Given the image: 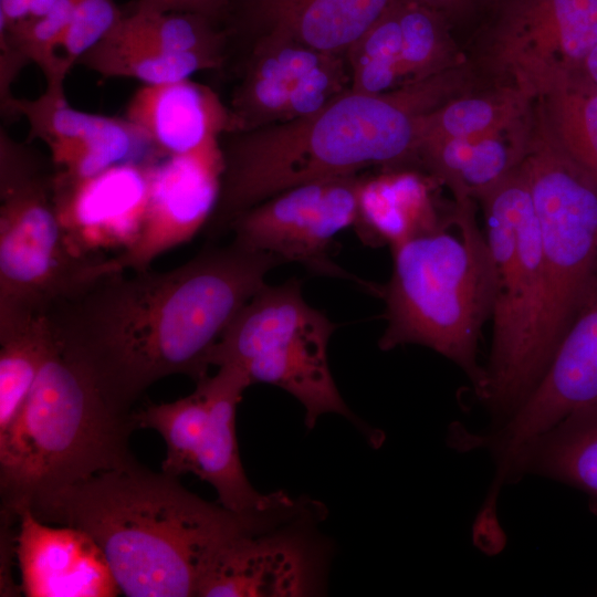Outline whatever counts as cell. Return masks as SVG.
Here are the masks:
<instances>
[{
	"label": "cell",
	"instance_id": "6da1fadb",
	"mask_svg": "<svg viewBox=\"0 0 597 597\" xmlns=\"http://www.w3.org/2000/svg\"><path fill=\"white\" fill-rule=\"evenodd\" d=\"M283 261L232 240L209 245L165 272L115 271L54 304L48 316L57 344L84 364L119 407L154 383L211 367L219 337Z\"/></svg>",
	"mask_w": 597,
	"mask_h": 597
},
{
	"label": "cell",
	"instance_id": "7a4b0ae2",
	"mask_svg": "<svg viewBox=\"0 0 597 597\" xmlns=\"http://www.w3.org/2000/svg\"><path fill=\"white\" fill-rule=\"evenodd\" d=\"M312 506V500L290 495L263 511L233 512L191 493L177 476L136 463L74 484L29 511L44 523L91 535L122 595L193 597L235 540L292 521Z\"/></svg>",
	"mask_w": 597,
	"mask_h": 597
},
{
	"label": "cell",
	"instance_id": "3957f363",
	"mask_svg": "<svg viewBox=\"0 0 597 597\" xmlns=\"http://www.w3.org/2000/svg\"><path fill=\"white\" fill-rule=\"evenodd\" d=\"M449 87L443 72L384 94L349 90L307 116L223 135L221 191L206 237L220 238L242 212L286 189L416 156L421 118Z\"/></svg>",
	"mask_w": 597,
	"mask_h": 597
},
{
	"label": "cell",
	"instance_id": "277c9868",
	"mask_svg": "<svg viewBox=\"0 0 597 597\" xmlns=\"http://www.w3.org/2000/svg\"><path fill=\"white\" fill-rule=\"evenodd\" d=\"M135 429L134 412L55 339L20 413L0 434L1 507L32 510L74 484L138 463L129 450Z\"/></svg>",
	"mask_w": 597,
	"mask_h": 597
},
{
	"label": "cell",
	"instance_id": "5b68a950",
	"mask_svg": "<svg viewBox=\"0 0 597 597\" xmlns=\"http://www.w3.org/2000/svg\"><path fill=\"white\" fill-rule=\"evenodd\" d=\"M453 221L458 234L446 227L391 249L392 273L379 291L387 325L378 345L434 350L465 373L479 396L485 369L478 346L493 298L491 261L470 200L458 202Z\"/></svg>",
	"mask_w": 597,
	"mask_h": 597
},
{
	"label": "cell",
	"instance_id": "8992f818",
	"mask_svg": "<svg viewBox=\"0 0 597 597\" xmlns=\"http://www.w3.org/2000/svg\"><path fill=\"white\" fill-rule=\"evenodd\" d=\"M492 281V344L479 395L506 421L544 374L538 336L545 300L540 227L521 165L481 199Z\"/></svg>",
	"mask_w": 597,
	"mask_h": 597
},
{
	"label": "cell",
	"instance_id": "52a82bcc",
	"mask_svg": "<svg viewBox=\"0 0 597 597\" xmlns=\"http://www.w3.org/2000/svg\"><path fill=\"white\" fill-rule=\"evenodd\" d=\"M335 324L303 297L301 282L265 284L237 313L212 347L210 366L234 365L256 383L276 386L303 406L305 426L338 413L377 442L349 410L332 376L327 347Z\"/></svg>",
	"mask_w": 597,
	"mask_h": 597
},
{
	"label": "cell",
	"instance_id": "ba28073f",
	"mask_svg": "<svg viewBox=\"0 0 597 597\" xmlns=\"http://www.w3.org/2000/svg\"><path fill=\"white\" fill-rule=\"evenodd\" d=\"M0 310L48 313L111 272L106 256L70 248L53 199V174L0 130Z\"/></svg>",
	"mask_w": 597,
	"mask_h": 597
},
{
	"label": "cell",
	"instance_id": "9c48e42d",
	"mask_svg": "<svg viewBox=\"0 0 597 597\" xmlns=\"http://www.w3.org/2000/svg\"><path fill=\"white\" fill-rule=\"evenodd\" d=\"M545 277L538 355L546 370L597 263V180L535 125L521 161Z\"/></svg>",
	"mask_w": 597,
	"mask_h": 597
},
{
	"label": "cell",
	"instance_id": "30bf717a",
	"mask_svg": "<svg viewBox=\"0 0 597 597\" xmlns=\"http://www.w3.org/2000/svg\"><path fill=\"white\" fill-rule=\"evenodd\" d=\"M349 90L346 55L259 34L229 107L233 133L307 116Z\"/></svg>",
	"mask_w": 597,
	"mask_h": 597
},
{
	"label": "cell",
	"instance_id": "8fae6325",
	"mask_svg": "<svg viewBox=\"0 0 597 597\" xmlns=\"http://www.w3.org/2000/svg\"><path fill=\"white\" fill-rule=\"evenodd\" d=\"M359 175L324 178L279 192L238 216L233 241L296 262L314 273L352 280L328 258L333 239L357 219ZM229 231V232H230Z\"/></svg>",
	"mask_w": 597,
	"mask_h": 597
},
{
	"label": "cell",
	"instance_id": "7c38bea8",
	"mask_svg": "<svg viewBox=\"0 0 597 597\" xmlns=\"http://www.w3.org/2000/svg\"><path fill=\"white\" fill-rule=\"evenodd\" d=\"M597 405V263L542 378L517 410L485 436L501 483L517 453L569 415Z\"/></svg>",
	"mask_w": 597,
	"mask_h": 597
},
{
	"label": "cell",
	"instance_id": "4fadbf2b",
	"mask_svg": "<svg viewBox=\"0 0 597 597\" xmlns=\"http://www.w3.org/2000/svg\"><path fill=\"white\" fill-rule=\"evenodd\" d=\"M597 43V0H507L494 29L495 70L533 100L551 80L578 72Z\"/></svg>",
	"mask_w": 597,
	"mask_h": 597
},
{
	"label": "cell",
	"instance_id": "5bb4252c",
	"mask_svg": "<svg viewBox=\"0 0 597 597\" xmlns=\"http://www.w3.org/2000/svg\"><path fill=\"white\" fill-rule=\"evenodd\" d=\"M320 505L229 545L203 579L199 597H296L323 591L328 549L316 533Z\"/></svg>",
	"mask_w": 597,
	"mask_h": 597
},
{
	"label": "cell",
	"instance_id": "9a60e30c",
	"mask_svg": "<svg viewBox=\"0 0 597 597\" xmlns=\"http://www.w3.org/2000/svg\"><path fill=\"white\" fill-rule=\"evenodd\" d=\"M223 170L220 138L157 161L138 234L128 248L109 258L113 270H147L157 256L205 228L220 197Z\"/></svg>",
	"mask_w": 597,
	"mask_h": 597
},
{
	"label": "cell",
	"instance_id": "2e32d148",
	"mask_svg": "<svg viewBox=\"0 0 597 597\" xmlns=\"http://www.w3.org/2000/svg\"><path fill=\"white\" fill-rule=\"evenodd\" d=\"M15 117H25L29 139L49 148L54 176L83 179L125 163L157 161L147 135L126 117L86 113L70 105L64 85H46L34 100L18 98Z\"/></svg>",
	"mask_w": 597,
	"mask_h": 597
},
{
	"label": "cell",
	"instance_id": "e0dca14e",
	"mask_svg": "<svg viewBox=\"0 0 597 597\" xmlns=\"http://www.w3.org/2000/svg\"><path fill=\"white\" fill-rule=\"evenodd\" d=\"M157 161L125 163L83 179H62L53 174L56 213L76 255L102 256L104 250L121 252L134 242Z\"/></svg>",
	"mask_w": 597,
	"mask_h": 597
},
{
	"label": "cell",
	"instance_id": "ac0fdd59",
	"mask_svg": "<svg viewBox=\"0 0 597 597\" xmlns=\"http://www.w3.org/2000/svg\"><path fill=\"white\" fill-rule=\"evenodd\" d=\"M15 515V558L24 596L122 595L104 553L91 535L77 527L44 523L27 509Z\"/></svg>",
	"mask_w": 597,
	"mask_h": 597
},
{
	"label": "cell",
	"instance_id": "d6986e66",
	"mask_svg": "<svg viewBox=\"0 0 597 597\" xmlns=\"http://www.w3.org/2000/svg\"><path fill=\"white\" fill-rule=\"evenodd\" d=\"M210 394V413L197 450L193 474L208 482L224 507L239 513L270 509L290 494L258 492L249 482L241 463L237 439V408L251 385L244 371L234 365L218 367L206 377Z\"/></svg>",
	"mask_w": 597,
	"mask_h": 597
},
{
	"label": "cell",
	"instance_id": "ffe728a7",
	"mask_svg": "<svg viewBox=\"0 0 597 597\" xmlns=\"http://www.w3.org/2000/svg\"><path fill=\"white\" fill-rule=\"evenodd\" d=\"M124 117L147 135L164 158L233 133L230 108L210 87L189 77L140 86Z\"/></svg>",
	"mask_w": 597,
	"mask_h": 597
},
{
	"label": "cell",
	"instance_id": "44dd1931",
	"mask_svg": "<svg viewBox=\"0 0 597 597\" xmlns=\"http://www.w3.org/2000/svg\"><path fill=\"white\" fill-rule=\"evenodd\" d=\"M258 34L275 32L314 49L346 55L399 0H241Z\"/></svg>",
	"mask_w": 597,
	"mask_h": 597
},
{
	"label": "cell",
	"instance_id": "7402d4cb",
	"mask_svg": "<svg viewBox=\"0 0 597 597\" xmlns=\"http://www.w3.org/2000/svg\"><path fill=\"white\" fill-rule=\"evenodd\" d=\"M446 227L428 178L396 167L359 177L354 229L365 244L388 245L391 250Z\"/></svg>",
	"mask_w": 597,
	"mask_h": 597
},
{
	"label": "cell",
	"instance_id": "603a6c76",
	"mask_svg": "<svg viewBox=\"0 0 597 597\" xmlns=\"http://www.w3.org/2000/svg\"><path fill=\"white\" fill-rule=\"evenodd\" d=\"M523 114L489 132L421 148L417 156L458 202L481 199L520 166L532 129Z\"/></svg>",
	"mask_w": 597,
	"mask_h": 597
},
{
	"label": "cell",
	"instance_id": "cb8c5ba5",
	"mask_svg": "<svg viewBox=\"0 0 597 597\" xmlns=\"http://www.w3.org/2000/svg\"><path fill=\"white\" fill-rule=\"evenodd\" d=\"M528 473L582 491L597 513V405L569 415L526 444L512 461L505 482Z\"/></svg>",
	"mask_w": 597,
	"mask_h": 597
},
{
	"label": "cell",
	"instance_id": "d4e9b609",
	"mask_svg": "<svg viewBox=\"0 0 597 597\" xmlns=\"http://www.w3.org/2000/svg\"><path fill=\"white\" fill-rule=\"evenodd\" d=\"M533 98L541 132L597 180V85L582 71L562 74Z\"/></svg>",
	"mask_w": 597,
	"mask_h": 597
},
{
	"label": "cell",
	"instance_id": "484cf974",
	"mask_svg": "<svg viewBox=\"0 0 597 597\" xmlns=\"http://www.w3.org/2000/svg\"><path fill=\"white\" fill-rule=\"evenodd\" d=\"M54 344L48 313L0 310V434L20 413Z\"/></svg>",
	"mask_w": 597,
	"mask_h": 597
},
{
	"label": "cell",
	"instance_id": "4316f807",
	"mask_svg": "<svg viewBox=\"0 0 597 597\" xmlns=\"http://www.w3.org/2000/svg\"><path fill=\"white\" fill-rule=\"evenodd\" d=\"M105 77L134 78L155 85L188 78L214 66L205 59L169 53L132 36L117 25L77 62Z\"/></svg>",
	"mask_w": 597,
	"mask_h": 597
},
{
	"label": "cell",
	"instance_id": "83f0119b",
	"mask_svg": "<svg viewBox=\"0 0 597 597\" xmlns=\"http://www.w3.org/2000/svg\"><path fill=\"white\" fill-rule=\"evenodd\" d=\"M117 28L169 53L205 59L214 69L224 57V33L213 20L198 13L164 10L137 0L129 13H123Z\"/></svg>",
	"mask_w": 597,
	"mask_h": 597
},
{
	"label": "cell",
	"instance_id": "f1b7e54d",
	"mask_svg": "<svg viewBox=\"0 0 597 597\" xmlns=\"http://www.w3.org/2000/svg\"><path fill=\"white\" fill-rule=\"evenodd\" d=\"M531 101L520 91L505 86L500 93L469 95L442 103L421 118L417 153L500 127L525 114Z\"/></svg>",
	"mask_w": 597,
	"mask_h": 597
},
{
	"label": "cell",
	"instance_id": "f546056e",
	"mask_svg": "<svg viewBox=\"0 0 597 597\" xmlns=\"http://www.w3.org/2000/svg\"><path fill=\"white\" fill-rule=\"evenodd\" d=\"M196 384L193 392L184 398L151 404L134 412L137 428L154 429L163 437L167 452L161 471L177 478L193 472L197 450L210 413L206 378Z\"/></svg>",
	"mask_w": 597,
	"mask_h": 597
},
{
	"label": "cell",
	"instance_id": "4dcf8cb0",
	"mask_svg": "<svg viewBox=\"0 0 597 597\" xmlns=\"http://www.w3.org/2000/svg\"><path fill=\"white\" fill-rule=\"evenodd\" d=\"M76 0H57L45 13L29 18L9 29H0V36L18 46L30 62L42 71L46 85H61L67 76L59 49L71 21Z\"/></svg>",
	"mask_w": 597,
	"mask_h": 597
},
{
	"label": "cell",
	"instance_id": "1f68e13d",
	"mask_svg": "<svg viewBox=\"0 0 597 597\" xmlns=\"http://www.w3.org/2000/svg\"><path fill=\"white\" fill-rule=\"evenodd\" d=\"M123 13L115 0H76L59 49L63 70L70 73L80 59L117 24Z\"/></svg>",
	"mask_w": 597,
	"mask_h": 597
},
{
	"label": "cell",
	"instance_id": "d6a6232c",
	"mask_svg": "<svg viewBox=\"0 0 597 597\" xmlns=\"http://www.w3.org/2000/svg\"><path fill=\"white\" fill-rule=\"evenodd\" d=\"M164 10L191 12L216 20L234 0H142Z\"/></svg>",
	"mask_w": 597,
	"mask_h": 597
},
{
	"label": "cell",
	"instance_id": "836d02e7",
	"mask_svg": "<svg viewBox=\"0 0 597 597\" xmlns=\"http://www.w3.org/2000/svg\"><path fill=\"white\" fill-rule=\"evenodd\" d=\"M34 0H0V29H9L32 17Z\"/></svg>",
	"mask_w": 597,
	"mask_h": 597
},
{
	"label": "cell",
	"instance_id": "e575fe53",
	"mask_svg": "<svg viewBox=\"0 0 597 597\" xmlns=\"http://www.w3.org/2000/svg\"><path fill=\"white\" fill-rule=\"evenodd\" d=\"M419 2L427 4L428 7L439 11L444 15L447 11L454 10L463 4L469 3L471 0H418Z\"/></svg>",
	"mask_w": 597,
	"mask_h": 597
},
{
	"label": "cell",
	"instance_id": "d590c367",
	"mask_svg": "<svg viewBox=\"0 0 597 597\" xmlns=\"http://www.w3.org/2000/svg\"><path fill=\"white\" fill-rule=\"evenodd\" d=\"M580 71L597 85V43L587 55Z\"/></svg>",
	"mask_w": 597,
	"mask_h": 597
},
{
	"label": "cell",
	"instance_id": "8d00e7d4",
	"mask_svg": "<svg viewBox=\"0 0 597 597\" xmlns=\"http://www.w3.org/2000/svg\"><path fill=\"white\" fill-rule=\"evenodd\" d=\"M57 0H34L32 17L45 13Z\"/></svg>",
	"mask_w": 597,
	"mask_h": 597
}]
</instances>
